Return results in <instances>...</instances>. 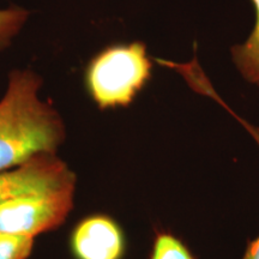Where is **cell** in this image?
Returning <instances> with one entry per match:
<instances>
[{
	"instance_id": "obj_7",
	"label": "cell",
	"mask_w": 259,
	"mask_h": 259,
	"mask_svg": "<svg viewBox=\"0 0 259 259\" xmlns=\"http://www.w3.org/2000/svg\"><path fill=\"white\" fill-rule=\"evenodd\" d=\"M29 15L30 12L27 9L18 6L0 9V51L11 46L28 22Z\"/></svg>"
},
{
	"instance_id": "obj_6",
	"label": "cell",
	"mask_w": 259,
	"mask_h": 259,
	"mask_svg": "<svg viewBox=\"0 0 259 259\" xmlns=\"http://www.w3.org/2000/svg\"><path fill=\"white\" fill-rule=\"evenodd\" d=\"M252 3L255 8L254 29L245 44L232 48V57L242 76L259 85V0H252Z\"/></svg>"
},
{
	"instance_id": "obj_4",
	"label": "cell",
	"mask_w": 259,
	"mask_h": 259,
	"mask_svg": "<svg viewBox=\"0 0 259 259\" xmlns=\"http://www.w3.org/2000/svg\"><path fill=\"white\" fill-rule=\"evenodd\" d=\"M76 186V176L57 154L41 155L14 169L0 171V205L10 199Z\"/></svg>"
},
{
	"instance_id": "obj_8",
	"label": "cell",
	"mask_w": 259,
	"mask_h": 259,
	"mask_svg": "<svg viewBox=\"0 0 259 259\" xmlns=\"http://www.w3.org/2000/svg\"><path fill=\"white\" fill-rule=\"evenodd\" d=\"M150 259H194L189 248L177 236L158 233L155 238Z\"/></svg>"
},
{
	"instance_id": "obj_1",
	"label": "cell",
	"mask_w": 259,
	"mask_h": 259,
	"mask_svg": "<svg viewBox=\"0 0 259 259\" xmlns=\"http://www.w3.org/2000/svg\"><path fill=\"white\" fill-rule=\"evenodd\" d=\"M42 78L31 69L9 74L0 99V171L14 169L41 155L57 154L66 137L59 112L42 100Z\"/></svg>"
},
{
	"instance_id": "obj_3",
	"label": "cell",
	"mask_w": 259,
	"mask_h": 259,
	"mask_svg": "<svg viewBox=\"0 0 259 259\" xmlns=\"http://www.w3.org/2000/svg\"><path fill=\"white\" fill-rule=\"evenodd\" d=\"M76 186L53 192L29 194L0 205V233L35 239L60 226L73 206Z\"/></svg>"
},
{
	"instance_id": "obj_9",
	"label": "cell",
	"mask_w": 259,
	"mask_h": 259,
	"mask_svg": "<svg viewBox=\"0 0 259 259\" xmlns=\"http://www.w3.org/2000/svg\"><path fill=\"white\" fill-rule=\"evenodd\" d=\"M35 239L0 233V259H27Z\"/></svg>"
},
{
	"instance_id": "obj_5",
	"label": "cell",
	"mask_w": 259,
	"mask_h": 259,
	"mask_svg": "<svg viewBox=\"0 0 259 259\" xmlns=\"http://www.w3.org/2000/svg\"><path fill=\"white\" fill-rule=\"evenodd\" d=\"M78 259H121L125 241L121 229L107 216H93L78 225L72 236Z\"/></svg>"
},
{
	"instance_id": "obj_10",
	"label": "cell",
	"mask_w": 259,
	"mask_h": 259,
	"mask_svg": "<svg viewBox=\"0 0 259 259\" xmlns=\"http://www.w3.org/2000/svg\"><path fill=\"white\" fill-rule=\"evenodd\" d=\"M228 112H231L232 114L234 115L235 118L238 119V120L245 126L246 130L250 132V134L252 135V137L255 139V142H257L258 145H259V127H254L253 125L248 124L247 121H245L244 119L240 118V116H238L235 114V113H233L232 109H228ZM242 259H259V238H257L254 241H252V242H250V244H248L247 250H246L245 255H244V258H242Z\"/></svg>"
},
{
	"instance_id": "obj_2",
	"label": "cell",
	"mask_w": 259,
	"mask_h": 259,
	"mask_svg": "<svg viewBox=\"0 0 259 259\" xmlns=\"http://www.w3.org/2000/svg\"><path fill=\"white\" fill-rule=\"evenodd\" d=\"M153 63L143 42L112 45L89 61L84 83L101 109L128 106L151 77Z\"/></svg>"
}]
</instances>
